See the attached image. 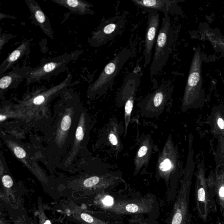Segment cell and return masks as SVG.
Listing matches in <instances>:
<instances>
[{"label":"cell","instance_id":"obj_25","mask_svg":"<svg viewBox=\"0 0 224 224\" xmlns=\"http://www.w3.org/2000/svg\"><path fill=\"white\" fill-rule=\"evenodd\" d=\"M217 125L218 127L222 130V131H224V119L222 117H219L218 118L216 121Z\"/></svg>","mask_w":224,"mask_h":224},{"label":"cell","instance_id":"obj_12","mask_svg":"<svg viewBox=\"0 0 224 224\" xmlns=\"http://www.w3.org/2000/svg\"><path fill=\"white\" fill-rule=\"evenodd\" d=\"M202 36L211 43L217 51L219 52L224 57V36L214 32L210 28H204L202 30Z\"/></svg>","mask_w":224,"mask_h":224},{"label":"cell","instance_id":"obj_18","mask_svg":"<svg viewBox=\"0 0 224 224\" xmlns=\"http://www.w3.org/2000/svg\"><path fill=\"white\" fill-rule=\"evenodd\" d=\"M2 182L4 186L7 188H10L13 185L12 178L9 175H5L3 177Z\"/></svg>","mask_w":224,"mask_h":224},{"label":"cell","instance_id":"obj_26","mask_svg":"<svg viewBox=\"0 0 224 224\" xmlns=\"http://www.w3.org/2000/svg\"><path fill=\"white\" fill-rule=\"evenodd\" d=\"M198 197L199 201H204L205 199V192L204 189L201 188L199 190L198 192Z\"/></svg>","mask_w":224,"mask_h":224},{"label":"cell","instance_id":"obj_13","mask_svg":"<svg viewBox=\"0 0 224 224\" xmlns=\"http://www.w3.org/2000/svg\"><path fill=\"white\" fill-rule=\"evenodd\" d=\"M134 102V96L129 98L126 102L125 106V111L126 128L127 127L128 124H129L131 112H132Z\"/></svg>","mask_w":224,"mask_h":224},{"label":"cell","instance_id":"obj_11","mask_svg":"<svg viewBox=\"0 0 224 224\" xmlns=\"http://www.w3.org/2000/svg\"><path fill=\"white\" fill-rule=\"evenodd\" d=\"M68 9L70 12L76 15L84 16L92 15L93 11L91 9L92 5L88 2L83 0H50Z\"/></svg>","mask_w":224,"mask_h":224},{"label":"cell","instance_id":"obj_2","mask_svg":"<svg viewBox=\"0 0 224 224\" xmlns=\"http://www.w3.org/2000/svg\"><path fill=\"white\" fill-rule=\"evenodd\" d=\"M81 53L82 52L80 51L65 53L49 60L45 63L32 68L26 78V84L29 85L33 83L38 82L41 80H47L52 76L59 75L65 71L68 64L77 59Z\"/></svg>","mask_w":224,"mask_h":224},{"label":"cell","instance_id":"obj_8","mask_svg":"<svg viewBox=\"0 0 224 224\" xmlns=\"http://www.w3.org/2000/svg\"><path fill=\"white\" fill-rule=\"evenodd\" d=\"M139 8L146 11H156L163 12L165 16H169L175 13L176 8V1L170 0H132Z\"/></svg>","mask_w":224,"mask_h":224},{"label":"cell","instance_id":"obj_30","mask_svg":"<svg viewBox=\"0 0 224 224\" xmlns=\"http://www.w3.org/2000/svg\"><path fill=\"white\" fill-rule=\"evenodd\" d=\"M219 195L221 197H224V187H222L219 191Z\"/></svg>","mask_w":224,"mask_h":224},{"label":"cell","instance_id":"obj_19","mask_svg":"<svg viewBox=\"0 0 224 224\" xmlns=\"http://www.w3.org/2000/svg\"><path fill=\"white\" fill-rule=\"evenodd\" d=\"M15 155L19 159H23L26 156V153L22 148L19 147H15L14 149Z\"/></svg>","mask_w":224,"mask_h":224},{"label":"cell","instance_id":"obj_1","mask_svg":"<svg viewBox=\"0 0 224 224\" xmlns=\"http://www.w3.org/2000/svg\"><path fill=\"white\" fill-rule=\"evenodd\" d=\"M174 39L170 16H165L158 33L154 56L150 68L151 76L160 72L166 65L172 52Z\"/></svg>","mask_w":224,"mask_h":224},{"label":"cell","instance_id":"obj_7","mask_svg":"<svg viewBox=\"0 0 224 224\" xmlns=\"http://www.w3.org/2000/svg\"><path fill=\"white\" fill-rule=\"evenodd\" d=\"M35 23L48 37L53 40V33L50 19L43 12L40 4L35 0H25Z\"/></svg>","mask_w":224,"mask_h":224},{"label":"cell","instance_id":"obj_27","mask_svg":"<svg viewBox=\"0 0 224 224\" xmlns=\"http://www.w3.org/2000/svg\"><path fill=\"white\" fill-rule=\"evenodd\" d=\"M109 139L111 144L113 145H117L118 144L117 137L114 134L111 133L109 135Z\"/></svg>","mask_w":224,"mask_h":224},{"label":"cell","instance_id":"obj_21","mask_svg":"<svg viewBox=\"0 0 224 224\" xmlns=\"http://www.w3.org/2000/svg\"><path fill=\"white\" fill-rule=\"evenodd\" d=\"M126 209L127 211L131 213H135L137 212L139 209L138 206L135 204H129L127 205L126 207Z\"/></svg>","mask_w":224,"mask_h":224},{"label":"cell","instance_id":"obj_32","mask_svg":"<svg viewBox=\"0 0 224 224\" xmlns=\"http://www.w3.org/2000/svg\"><path fill=\"white\" fill-rule=\"evenodd\" d=\"M44 224H51V223L50 221V220H47V221H46Z\"/></svg>","mask_w":224,"mask_h":224},{"label":"cell","instance_id":"obj_10","mask_svg":"<svg viewBox=\"0 0 224 224\" xmlns=\"http://www.w3.org/2000/svg\"><path fill=\"white\" fill-rule=\"evenodd\" d=\"M32 69L30 67L17 66L13 70L1 77L0 89L3 91L14 85L19 84L26 79L28 73Z\"/></svg>","mask_w":224,"mask_h":224},{"label":"cell","instance_id":"obj_23","mask_svg":"<svg viewBox=\"0 0 224 224\" xmlns=\"http://www.w3.org/2000/svg\"><path fill=\"white\" fill-rule=\"evenodd\" d=\"M182 216L181 214L179 213L175 214L173 218V224H180L182 221Z\"/></svg>","mask_w":224,"mask_h":224},{"label":"cell","instance_id":"obj_4","mask_svg":"<svg viewBox=\"0 0 224 224\" xmlns=\"http://www.w3.org/2000/svg\"><path fill=\"white\" fill-rule=\"evenodd\" d=\"M202 54L200 47L195 49L191 62L183 97V104H192L199 98L202 87Z\"/></svg>","mask_w":224,"mask_h":224},{"label":"cell","instance_id":"obj_5","mask_svg":"<svg viewBox=\"0 0 224 224\" xmlns=\"http://www.w3.org/2000/svg\"><path fill=\"white\" fill-rule=\"evenodd\" d=\"M125 24L126 18L121 15L103 21L92 33L90 46L98 47L105 45L121 33Z\"/></svg>","mask_w":224,"mask_h":224},{"label":"cell","instance_id":"obj_31","mask_svg":"<svg viewBox=\"0 0 224 224\" xmlns=\"http://www.w3.org/2000/svg\"><path fill=\"white\" fill-rule=\"evenodd\" d=\"M6 118V116L5 115H2V114H1V116H0V120H1V121H4V120H5Z\"/></svg>","mask_w":224,"mask_h":224},{"label":"cell","instance_id":"obj_9","mask_svg":"<svg viewBox=\"0 0 224 224\" xmlns=\"http://www.w3.org/2000/svg\"><path fill=\"white\" fill-rule=\"evenodd\" d=\"M30 40H24L4 60L0 65V76L5 74L8 70L21 60L25 55H28L30 50Z\"/></svg>","mask_w":224,"mask_h":224},{"label":"cell","instance_id":"obj_24","mask_svg":"<svg viewBox=\"0 0 224 224\" xmlns=\"http://www.w3.org/2000/svg\"><path fill=\"white\" fill-rule=\"evenodd\" d=\"M81 218L84 221L88 223H92L94 221L93 218L92 216L88 214H85V213L82 214L81 215Z\"/></svg>","mask_w":224,"mask_h":224},{"label":"cell","instance_id":"obj_15","mask_svg":"<svg viewBox=\"0 0 224 224\" xmlns=\"http://www.w3.org/2000/svg\"><path fill=\"white\" fill-rule=\"evenodd\" d=\"M100 181V178L97 176H94L86 179L84 182V185L86 187H91L95 185Z\"/></svg>","mask_w":224,"mask_h":224},{"label":"cell","instance_id":"obj_16","mask_svg":"<svg viewBox=\"0 0 224 224\" xmlns=\"http://www.w3.org/2000/svg\"><path fill=\"white\" fill-rule=\"evenodd\" d=\"M71 124V119L68 115L65 116L63 119L61 124V128L63 131H66L70 127Z\"/></svg>","mask_w":224,"mask_h":224},{"label":"cell","instance_id":"obj_17","mask_svg":"<svg viewBox=\"0 0 224 224\" xmlns=\"http://www.w3.org/2000/svg\"><path fill=\"white\" fill-rule=\"evenodd\" d=\"M172 163L170 160L168 159H165L160 164V169L162 171H166L169 170L172 167Z\"/></svg>","mask_w":224,"mask_h":224},{"label":"cell","instance_id":"obj_6","mask_svg":"<svg viewBox=\"0 0 224 224\" xmlns=\"http://www.w3.org/2000/svg\"><path fill=\"white\" fill-rule=\"evenodd\" d=\"M148 24L145 37L144 67L151 63L152 50L156 41L160 24V13L156 11H149Z\"/></svg>","mask_w":224,"mask_h":224},{"label":"cell","instance_id":"obj_20","mask_svg":"<svg viewBox=\"0 0 224 224\" xmlns=\"http://www.w3.org/2000/svg\"><path fill=\"white\" fill-rule=\"evenodd\" d=\"M76 137L78 141H81L82 140L84 137L83 130L82 127L79 126L77 129L76 133Z\"/></svg>","mask_w":224,"mask_h":224},{"label":"cell","instance_id":"obj_22","mask_svg":"<svg viewBox=\"0 0 224 224\" xmlns=\"http://www.w3.org/2000/svg\"><path fill=\"white\" fill-rule=\"evenodd\" d=\"M147 151H148V148H147V146H145V145L142 146L138 151V153H137V156L139 158H142V157H143L144 156L146 155Z\"/></svg>","mask_w":224,"mask_h":224},{"label":"cell","instance_id":"obj_29","mask_svg":"<svg viewBox=\"0 0 224 224\" xmlns=\"http://www.w3.org/2000/svg\"><path fill=\"white\" fill-rule=\"evenodd\" d=\"M3 18H13V19H15V18H16V17L13 16H9V15L3 14L2 13H0V20H1Z\"/></svg>","mask_w":224,"mask_h":224},{"label":"cell","instance_id":"obj_3","mask_svg":"<svg viewBox=\"0 0 224 224\" xmlns=\"http://www.w3.org/2000/svg\"><path fill=\"white\" fill-rule=\"evenodd\" d=\"M132 55L131 50L127 47L122 49L103 69L97 79L89 86L90 95L102 93L112 85L124 65Z\"/></svg>","mask_w":224,"mask_h":224},{"label":"cell","instance_id":"obj_14","mask_svg":"<svg viewBox=\"0 0 224 224\" xmlns=\"http://www.w3.org/2000/svg\"><path fill=\"white\" fill-rule=\"evenodd\" d=\"M14 36L12 34L3 33L0 35V49H2L4 46L9 41L11 38L14 37Z\"/></svg>","mask_w":224,"mask_h":224},{"label":"cell","instance_id":"obj_28","mask_svg":"<svg viewBox=\"0 0 224 224\" xmlns=\"http://www.w3.org/2000/svg\"><path fill=\"white\" fill-rule=\"evenodd\" d=\"M103 203L105 205L111 206L113 203V200L112 197L107 196L103 199Z\"/></svg>","mask_w":224,"mask_h":224}]
</instances>
